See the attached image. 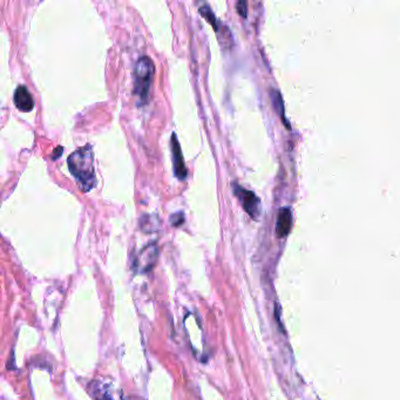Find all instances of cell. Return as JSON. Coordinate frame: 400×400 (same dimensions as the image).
I'll return each instance as SVG.
<instances>
[{
  "mask_svg": "<svg viewBox=\"0 0 400 400\" xmlns=\"http://www.w3.org/2000/svg\"><path fill=\"white\" fill-rule=\"evenodd\" d=\"M155 66L149 57L143 56L137 61L134 67V94L138 96L141 104L148 101L149 91L154 80Z\"/></svg>",
  "mask_w": 400,
  "mask_h": 400,
  "instance_id": "cell-2",
  "label": "cell"
},
{
  "mask_svg": "<svg viewBox=\"0 0 400 400\" xmlns=\"http://www.w3.org/2000/svg\"><path fill=\"white\" fill-rule=\"evenodd\" d=\"M234 194L238 197V200L242 202L243 209L246 210L252 219H257L259 215V200L250 190H247L241 187L238 184H234Z\"/></svg>",
  "mask_w": 400,
  "mask_h": 400,
  "instance_id": "cell-4",
  "label": "cell"
},
{
  "mask_svg": "<svg viewBox=\"0 0 400 400\" xmlns=\"http://www.w3.org/2000/svg\"><path fill=\"white\" fill-rule=\"evenodd\" d=\"M170 149H172V158H173V167H174V174L178 178V180H184L188 175L187 167H185L183 154H182L180 142L176 138L175 134L172 135V140H170Z\"/></svg>",
  "mask_w": 400,
  "mask_h": 400,
  "instance_id": "cell-5",
  "label": "cell"
},
{
  "mask_svg": "<svg viewBox=\"0 0 400 400\" xmlns=\"http://www.w3.org/2000/svg\"><path fill=\"white\" fill-rule=\"evenodd\" d=\"M200 13L203 15V17L205 18V20H207L209 24H210L214 27V31H215V32H219V31H220V22H219V20H217V18L215 17V14L212 13V11H211L210 7H209V5H207V4H204L203 6H201L200 7Z\"/></svg>",
  "mask_w": 400,
  "mask_h": 400,
  "instance_id": "cell-8",
  "label": "cell"
},
{
  "mask_svg": "<svg viewBox=\"0 0 400 400\" xmlns=\"http://www.w3.org/2000/svg\"><path fill=\"white\" fill-rule=\"evenodd\" d=\"M170 222L174 225V227H180V225L184 222V216L183 212H176L170 217Z\"/></svg>",
  "mask_w": 400,
  "mask_h": 400,
  "instance_id": "cell-10",
  "label": "cell"
},
{
  "mask_svg": "<svg viewBox=\"0 0 400 400\" xmlns=\"http://www.w3.org/2000/svg\"><path fill=\"white\" fill-rule=\"evenodd\" d=\"M13 101H14L15 107H17L19 111H21L24 113L31 112L34 107V101H33L32 95H31L30 91L25 86L17 87V89H15V92H14Z\"/></svg>",
  "mask_w": 400,
  "mask_h": 400,
  "instance_id": "cell-6",
  "label": "cell"
},
{
  "mask_svg": "<svg viewBox=\"0 0 400 400\" xmlns=\"http://www.w3.org/2000/svg\"><path fill=\"white\" fill-rule=\"evenodd\" d=\"M292 227V215L289 209H282L278 214L277 217V224H276V234L278 237H285L289 234Z\"/></svg>",
  "mask_w": 400,
  "mask_h": 400,
  "instance_id": "cell-7",
  "label": "cell"
},
{
  "mask_svg": "<svg viewBox=\"0 0 400 400\" xmlns=\"http://www.w3.org/2000/svg\"><path fill=\"white\" fill-rule=\"evenodd\" d=\"M68 168L80 189L88 193L96 185V176L94 169V155L92 147L87 145L81 147L68 156Z\"/></svg>",
  "mask_w": 400,
  "mask_h": 400,
  "instance_id": "cell-1",
  "label": "cell"
},
{
  "mask_svg": "<svg viewBox=\"0 0 400 400\" xmlns=\"http://www.w3.org/2000/svg\"><path fill=\"white\" fill-rule=\"evenodd\" d=\"M273 99H274V103H275L276 111H277L279 114L283 116V114H284V104H283V100H282L281 94H279L278 92L274 91Z\"/></svg>",
  "mask_w": 400,
  "mask_h": 400,
  "instance_id": "cell-9",
  "label": "cell"
},
{
  "mask_svg": "<svg viewBox=\"0 0 400 400\" xmlns=\"http://www.w3.org/2000/svg\"><path fill=\"white\" fill-rule=\"evenodd\" d=\"M236 7H237V12H238V14L241 15V17L247 18V10H248L247 3L246 2H238L237 5H236Z\"/></svg>",
  "mask_w": 400,
  "mask_h": 400,
  "instance_id": "cell-11",
  "label": "cell"
},
{
  "mask_svg": "<svg viewBox=\"0 0 400 400\" xmlns=\"http://www.w3.org/2000/svg\"><path fill=\"white\" fill-rule=\"evenodd\" d=\"M158 247L155 243H149L140 251L134 261V270L139 274H147L153 269L157 262Z\"/></svg>",
  "mask_w": 400,
  "mask_h": 400,
  "instance_id": "cell-3",
  "label": "cell"
}]
</instances>
